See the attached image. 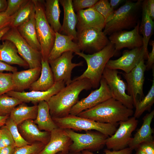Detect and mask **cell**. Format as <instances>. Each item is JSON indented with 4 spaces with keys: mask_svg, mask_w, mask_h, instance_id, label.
<instances>
[{
    "mask_svg": "<svg viewBox=\"0 0 154 154\" xmlns=\"http://www.w3.org/2000/svg\"><path fill=\"white\" fill-rule=\"evenodd\" d=\"M154 116L153 110L147 114L143 118V123L134 135L128 145V147L133 150L143 142L154 140L152 134L153 130L151 127V123Z\"/></svg>",
    "mask_w": 154,
    "mask_h": 154,
    "instance_id": "cb8c5ba5",
    "label": "cell"
},
{
    "mask_svg": "<svg viewBox=\"0 0 154 154\" xmlns=\"http://www.w3.org/2000/svg\"><path fill=\"white\" fill-rule=\"evenodd\" d=\"M56 154H83L81 152H79V153H72L69 152L68 153L65 154L62 153V152H59L57 153Z\"/></svg>",
    "mask_w": 154,
    "mask_h": 154,
    "instance_id": "11a10c76",
    "label": "cell"
},
{
    "mask_svg": "<svg viewBox=\"0 0 154 154\" xmlns=\"http://www.w3.org/2000/svg\"><path fill=\"white\" fill-rule=\"evenodd\" d=\"M142 2L140 0L135 2L127 1L114 10L106 21L103 31L105 35H110L115 32L134 28L138 22V13Z\"/></svg>",
    "mask_w": 154,
    "mask_h": 154,
    "instance_id": "277c9868",
    "label": "cell"
},
{
    "mask_svg": "<svg viewBox=\"0 0 154 154\" xmlns=\"http://www.w3.org/2000/svg\"><path fill=\"white\" fill-rule=\"evenodd\" d=\"M73 40V38L71 36L56 32L54 44L49 55L48 61L55 59L68 51L75 53L80 52L77 43Z\"/></svg>",
    "mask_w": 154,
    "mask_h": 154,
    "instance_id": "7402d4cb",
    "label": "cell"
},
{
    "mask_svg": "<svg viewBox=\"0 0 154 154\" xmlns=\"http://www.w3.org/2000/svg\"><path fill=\"white\" fill-rule=\"evenodd\" d=\"M0 129V149L9 146L15 147V142L12 136L6 126L5 125L1 127Z\"/></svg>",
    "mask_w": 154,
    "mask_h": 154,
    "instance_id": "f35d334b",
    "label": "cell"
},
{
    "mask_svg": "<svg viewBox=\"0 0 154 154\" xmlns=\"http://www.w3.org/2000/svg\"><path fill=\"white\" fill-rule=\"evenodd\" d=\"M1 40L11 41L15 45L19 54L28 64L29 68L41 67V52L30 46L21 37L17 28L11 27Z\"/></svg>",
    "mask_w": 154,
    "mask_h": 154,
    "instance_id": "ba28073f",
    "label": "cell"
},
{
    "mask_svg": "<svg viewBox=\"0 0 154 154\" xmlns=\"http://www.w3.org/2000/svg\"><path fill=\"white\" fill-rule=\"evenodd\" d=\"M17 127L22 137L30 145L40 142L46 145L50 140V132L40 130L33 120H25Z\"/></svg>",
    "mask_w": 154,
    "mask_h": 154,
    "instance_id": "d6986e66",
    "label": "cell"
},
{
    "mask_svg": "<svg viewBox=\"0 0 154 154\" xmlns=\"http://www.w3.org/2000/svg\"><path fill=\"white\" fill-rule=\"evenodd\" d=\"M116 70L105 68L102 78L106 81L112 95V98L119 101L127 108L133 109L134 108L131 97L126 92L127 86L118 74Z\"/></svg>",
    "mask_w": 154,
    "mask_h": 154,
    "instance_id": "30bf717a",
    "label": "cell"
},
{
    "mask_svg": "<svg viewBox=\"0 0 154 154\" xmlns=\"http://www.w3.org/2000/svg\"><path fill=\"white\" fill-rule=\"evenodd\" d=\"M37 111V104L28 106L25 103L23 102L13 110L9 116L18 125L26 120H35Z\"/></svg>",
    "mask_w": 154,
    "mask_h": 154,
    "instance_id": "4dcf8cb0",
    "label": "cell"
},
{
    "mask_svg": "<svg viewBox=\"0 0 154 154\" xmlns=\"http://www.w3.org/2000/svg\"><path fill=\"white\" fill-rule=\"evenodd\" d=\"M78 23L77 32L92 28L102 31L105 24L104 17L93 7L80 10L77 12Z\"/></svg>",
    "mask_w": 154,
    "mask_h": 154,
    "instance_id": "ffe728a7",
    "label": "cell"
},
{
    "mask_svg": "<svg viewBox=\"0 0 154 154\" xmlns=\"http://www.w3.org/2000/svg\"><path fill=\"white\" fill-rule=\"evenodd\" d=\"M64 130L73 142L69 148L70 153H79L84 150L92 152L98 151L105 145L108 137L97 131H88L85 133H80L70 129Z\"/></svg>",
    "mask_w": 154,
    "mask_h": 154,
    "instance_id": "52a82bcc",
    "label": "cell"
},
{
    "mask_svg": "<svg viewBox=\"0 0 154 154\" xmlns=\"http://www.w3.org/2000/svg\"><path fill=\"white\" fill-rule=\"evenodd\" d=\"M35 14L29 21L17 29L21 37L30 46L35 50L41 52V46L38 39L36 30Z\"/></svg>",
    "mask_w": 154,
    "mask_h": 154,
    "instance_id": "f1b7e54d",
    "label": "cell"
},
{
    "mask_svg": "<svg viewBox=\"0 0 154 154\" xmlns=\"http://www.w3.org/2000/svg\"><path fill=\"white\" fill-rule=\"evenodd\" d=\"M4 71L11 72L13 73L17 71L16 67L7 64L0 60V72Z\"/></svg>",
    "mask_w": 154,
    "mask_h": 154,
    "instance_id": "bcb514c9",
    "label": "cell"
},
{
    "mask_svg": "<svg viewBox=\"0 0 154 154\" xmlns=\"http://www.w3.org/2000/svg\"><path fill=\"white\" fill-rule=\"evenodd\" d=\"M151 87L147 95L141 100H138L134 106L135 108L133 117L139 118L146 111L150 112L154 103V74Z\"/></svg>",
    "mask_w": 154,
    "mask_h": 154,
    "instance_id": "d6a6232c",
    "label": "cell"
},
{
    "mask_svg": "<svg viewBox=\"0 0 154 154\" xmlns=\"http://www.w3.org/2000/svg\"><path fill=\"white\" fill-rule=\"evenodd\" d=\"M9 117V116H0V127L5 125L6 120Z\"/></svg>",
    "mask_w": 154,
    "mask_h": 154,
    "instance_id": "816d5d0a",
    "label": "cell"
},
{
    "mask_svg": "<svg viewBox=\"0 0 154 154\" xmlns=\"http://www.w3.org/2000/svg\"><path fill=\"white\" fill-rule=\"evenodd\" d=\"M11 27H7L0 31V40L4 35L7 33V32L10 29Z\"/></svg>",
    "mask_w": 154,
    "mask_h": 154,
    "instance_id": "f5cc1de1",
    "label": "cell"
},
{
    "mask_svg": "<svg viewBox=\"0 0 154 154\" xmlns=\"http://www.w3.org/2000/svg\"><path fill=\"white\" fill-rule=\"evenodd\" d=\"M92 88L88 79L72 80L71 83L52 96L47 102L52 118H62L69 115L72 108L78 101L80 92Z\"/></svg>",
    "mask_w": 154,
    "mask_h": 154,
    "instance_id": "6da1fadb",
    "label": "cell"
},
{
    "mask_svg": "<svg viewBox=\"0 0 154 154\" xmlns=\"http://www.w3.org/2000/svg\"><path fill=\"white\" fill-rule=\"evenodd\" d=\"M5 125L12 136L15 147H21L30 145L22 137L19 131L17 125L9 116L6 120Z\"/></svg>",
    "mask_w": 154,
    "mask_h": 154,
    "instance_id": "e575fe53",
    "label": "cell"
},
{
    "mask_svg": "<svg viewBox=\"0 0 154 154\" xmlns=\"http://www.w3.org/2000/svg\"><path fill=\"white\" fill-rule=\"evenodd\" d=\"M93 7L104 17L105 22L114 11L111 8L108 0H98Z\"/></svg>",
    "mask_w": 154,
    "mask_h": 154,
    "instance_id": "74e56055",
    "label": "cell"
},
{
    "mask_svg": "<svg viewBox=\"0 0 154 154\" xmlns=\"http://www.w3.org/2000/svg\"><path fill=\"white\" fill-rule=\"evenodd\" d=\"M13 15L8 16L5 11L0 12V31L7 27H10Z\"/></svg>",
    "mask_w": 154,
    "mask_h": 154,
    "instance_id": "b9f144b4",
    "label": "cell"
},
{
    "mask_svg": "<svg viewBox=\"0 0 154 154\" xmlns=\"http://www.w3.org/2000/svg\"><path fill=\"white\" fill-rule=\"evenodd\" d=\"M0 135H1V130L0 129Z\"/></svg>",
    "mask_w": 154,
    "mask_h": 154,
    "instance_id": "9f6ffc18",
    "label": "cell"
},
{
    "mask_svg": "<svg viewBox=\"0 0 154 154\" xmlns=\"http://www.w3.org/2000/svg\"><path fill=\"white\" fill-rule=\"evenodd\" d=\"M52 118L59 128L76 131H87L94 130L108 137L115 133L119 125L118 123L113 124L100 122L70 114L62 118Z\"/></svg>",
    "mask_w": 154,
    "mask_h": 154,
    "instance_id": "5b68a950",
    "label": "cell"
},
{
    "mask_svg": "<svg viewBox=\"0 0 154 154\" xmlns=\"http://www.w3.org/2000/svg\"><path fill=\"white\" fill-rule=\"evenodd\" d=\"M147 9L150 16L152 19H154V0H146Z\"/></svg>",
    "mask_w": 154,
    "mask_h": 154,
    "instance_id": "7dc6e473",
    "label": "cell"
},
{
    "mask_svg": "<svg viewBox=\"0 0 154 154\" xmlns=\"http://www.w3.org/2000/svg\"><path fill=\"white\" fill-rule=\"evenodd\" d=\"M12 73L0 72V96L14 89Z\"/></svg>",
    "mask_w": 154,
    "mask_h": 154,
    "instance_id": "8d00e7d4",
    "label": "cell"
},
{
    "mask_svg": "<svg viewBox=\"0 0 154 154\" xmlns=\"http://www.w3.org/2000/svg\"><path fill=\"white\" fill-rule=\"evenodd\" d=\"M137 147L141 149L146 154H154V140L143 142Z\"/></svg>",
    "mask_w": 154,
    "mask_h": 154,
    "instance_id": "ee69618b",
    "label": "cell"
},
{
    "mask_svg": "<svg viewBox=\"0 0 154 154\" xmlns=\"http://www.w3.org/2000/svg\"><path fill=\"white\" fill-rule=\"evenodd\" d=\"M72 143L64 129L58 127L50 132L49 142L38 154H56L60 152L68 153Z\"/></svg>",
    "mask_w": 154,
    "mask_h": 154,
    "instance_id": "ac0fdd59",
    "label": "cell"
},
{
    "mask_svg": "<svg viewBox=\"0 0 154 154\" xmlns=\"http://www.w3.org/2000/svg\"><path fill=\"white\" fill-rule=\"evenodd\" d=\"M138 124V120L133 116L126 121L119 122V127L106 140L105 145L107 149L118 151L128 147L132 138V133L136 129Z\"/></svg>",
    "mask_w": 154,
    "mask_h": 154,
    "instance_id": "9c48e42d",
    "label": "cell"
},
{
    "mask_svg": "<svg viewBox=\"0 0 154 154\" xmlns=\"http://www.w3.org/2000/svg\"><path fill=\"white\" fill-rule=\"evenodd\" d=\"M139 25L138 22L131 30L120 31L109 35L108 39L114 45L116 52L124 48L131 50L143 46V39L139 32Z\"/></svg>",
    "mask_w": 154,
    "mask_h": 154,
    "instance_id": "9a60e30c",
    "label": "cell"
},
{
    "mask_svg": "<svg viewBox=\"0 0 154 154\" xmlns=\"http://www.w3.org/2000/svg\"><path fill=\"white\" fill-rule=\"evenodd\" d=\"M141 21L139 26L140 33L142 35L143 48L145 54L147 55L149 52L148 46L150 38L153 34L154 22L149 15L147 11L146 0L143 1Z\"/></svg>",
    "mask_w": 154,
    "mask_h": 154,
    "instance_id": "4316f807",
    "label": "cell"
},
{
    "mask_svg": "<svg viewBox=\"0 0 154 154\" xmlns=\"http://www.w3.org/2000/svg\"><path fill=\"white\" fill-rule=\"evenodd\" d=\"M116 53L114 45L110 42L102 50L92 54H86L83 52L75 53L85 60L87 68L82 74L72 80L87 79L90 80L92 88H97L100 85L107 62Z\"/></svg>",
    "mask_w": 154,
    "mask_h": 154,
    "instance_id": "3957f363",
    "label": "cell"
},
{
    "mask_svg": "<svg viewBox=\"0 0 154 154\" xmlns=\"http://www.w3.org/2000/svg\"><path fill=\"white\" fill-rule=\"evenodd\" d=\"M18 98L6 94L0 96V116H9L13 110L22 103Z\"/></svg>",
    "mask_w": 154,
    "mask_h": 154,
    "instance_id": "836d02e7",
    "label": "cell"
},
{
    "mask_svg": "<svg viewBox=\"0 0 154 154\" xmlns=\"http://www.w3.org/2000/svg\"><path fill=\"white\" fill-rule=\"evenodd\" d=\"M136 152L135 154H146L141 149L137 147L136 149Z\"/></svg>",
    "mask_w": 154,
    "mask_h": 154,
    "instance_id": "db71d44e",
    "label": "cell"
},
{
    "mask_svg": "<svg viewBox=\"0 0 154 154\" xmlns=\"http://www.w3.org/2000/svg\"><path fill=\"white\" fill-rule=\"evenodd\" d=\"M144 58L142 59L137 65L129 72L122 73L126 80L128 95L133 100L134 106L139 100L138 97L142 100L145 96L143 92L144 73L146 70Z\"/></svg>",
    "mask_w": 154,
    "mask_h": 154,
    "instance_id": "4fadbf2b",
    "label": "cell"
},
{
    "mask_svg": "<svg viewBox=\"0 0 154 154\" xmlns=\"http://www.w3.org/2000/svg\"><path fill=\"white\" fill-rule=\"evenodd\" d=\"M152 49L151 52L149 53L147 60L145 64L146 70H148L153 67L154 63V41L152 40L150 42Z\"/></svg>",
    "mask_w": 154,
    "mask_h": 154,
    "instance_id": "f6af8a7d",
    "label": "cell"
},
{
    "mask_svg": "<svg viewBox=\"0 0 154 154\" xmlns=\"http://www.w3.org/2000/svg\"><path fill=\"white\" fill-rule=\"evenodd\" d=\"M45 14L48 23L55 32L61 33L62 25L60 21L61 13L58 0L44 1Z\"/></svg>",
    "mask_w": 154,
    "mask_h": 154,
    "instance_id": "f546056e",
    "label": "cell"
},
{
    "mask_svg": "<svg viewBox=\"0 0 154 154\" xmlns=\"http://www.w3.org/2000/svg\"><path fill=\"white\" fill-rule=\"evenodd\" d=\"M123 0H110L109 1L111 8L114 10V9L124 1Z\"/></svg>",
    "mask_w": 154,
    "mask_h": 154,
    "instance_id": "681fc988",
    "label": "cell"
},
{
    "mask_svg": "<svg viewBox=\"0 0 154 154\" xmlns=\"http://www.w3.org/2000/svg\"><path fill=\"white\" fill-rule=\"evenodd\" d=\"M148 56L145 53L143 46L125 50L122 55L118 59H110L106 67L112 69L121 70L125 73H128L137 65L142 59H147Z\"/></svg>",
    "mask_w": 154,
    "mask_h": 154,
    "instance_id": "2e32d148",
    "label": "cell"
},
{
    "mask_svg": "<svg viewBox=\"0 0 154 154\" xmlns=\"http://www.w3.org/2000/svg\"><path fill=\"white\" fill-rule=\"evenodd\" d=\"M35 13V5L33 0H27L13 15L10 27L17 28L29 21Z\"/></svg>",
    "mask_w": 154,
    "mask_h": 154,
    "instance_id": "1f68e13d",
    "label": "cell"
},
{
    "mask_svg": "<svg viewBox=\"0 0 154 154\" xmlns=\"http://www.w3.org/2000/svg\"><path fill=\"white\" fill-rule=\"evenodd\" d=\"M33 0L35 5L36 28L41 47L42 59L44 60H48L49 55L54 44L56 32L46 19L44 1Z\"/></svg>",
    "mask_w": 154,
    "mask_h": 154,
    "instance_id": "8992f818",
    "label": "cell"
},
{
    "mask_svg": "<svg viewBox=\"0 0 154 154\" xmlns=\"http://www.w3.org/2000/svg\"><path fill=\"white\" fill-rule=\"evenodd\" d=\"M77 43L80 50L98 52L110 42L102 31L89 28L77 32Z\"/></svg>",
    "mask_w": 154,
    "mask_h": 154,
    "instance_id": "7c38bea8",
    "label": "cell"
},
{
    "mask_svg": "<svg viewBox=\"0 0 154 154\" xmlns=\"http://www.w3.org/2000/svg\"><path fill=\"white\" fill-rule=\"evenodd\" d=\"M27 1V0H8L7 1V6L5 12L8 16H12L18 11Z\"/></svg>",
    "mask_w": 154,
    "mask_h": 154,
    "instance_id": "ab89813d",
    "label": "cell"
},
{
    "mask_svg": "<svg viewBox=\"0 0 154 154\" xmlns=\"http://www.w3.org/2000/svg\"><path fill=\"white\" fill-rule=\"evenodd\" d=\"M14 146L4 147L0 149V154H13L15 148Z\"/></svg>",
    "mask_w": 154,
    "mask_h": 154,
    "instance_id": "c3c4849f",
    "label": "cell"
},
{
    "mask_svg": "<svg viewBox=\"0 0 154 154\" xmlns=\"http://www.w3.org/2000/svg\"><path fill=\"white\" fill-rule=\"evenodd\" d=\"M5 41L0 45V60L9 65L29 67L27 62L19 55L15 45L11 41Z\"/></svg>",
    "mask_w": 154,
    "mask_h": 154,
    "instance_id": "d4e9b609",
    "label": "cell"
},
{
    "mask_svg": "<svg viewBox=\"0 0 154 154\" xmlns=\"http://www.w3.org/2000/svg\"><path fill=\"white\" fill-rule=\"evenodd\" d=\"M45 145L40 142L21 147H15L13 154H38Z\"/></svg>",
    "mask_w": 154,
    "mask_h": 154,
    "instance_id": "d590c367",
    "label": "cell"
},
{
    "mask_svg": "<svg viewBox=\"0 0 154 154\" xmlns=\"http://www.w3.org/2000/svg\"><path fill=\"white\" fill-rule=\"evenodd\" d=\"M41 64L40 76L30 86L29 88L30 91H46L52 87L55 83L48 60L42 59Z\"/></svg>",
    "mask_w": 154,
    "mask_h": 154,
    "instance_id": "484cf974",
    "label": "cell"
},
{
    "mask_svg": "<svg viewBox=\"0 0 154 154\" xmlns=\"http://www.w3.org/2000/svg\"><path fill=\"white\" fill-rule=\"evenodd\" d=\"M133 113V109L111 98L77 116L100 122L116 124L128 120Z\"/></svg>",
    "mask_w": 154,
    "mask_h": 154,
    "instance_id": "7a4b0ae2",
    "label": "cell"
},
{
    "mask_svg": "<svg viewBox=\"0 0 154 154\" xmlns=\"http://www.w3.org/2000/svg\"><path fill=\"white\" fill-rule=\"evenodd\" d=\"M7 6V2L5 0H0V12L5 11Z\"/></svg>",
    "mask_w": 154,
    "mask_h": 154,
    "instance_id": "f907efd6",
    "label": "cell"
},
{
    "mask_svg": "<svg viewBox=\"0 0 154 154\" xmlns=\"http://www.w3.org/2000/svg\"><path fill=\"white\" fill-rule=\"evenodd\" d=\"M65 86L63 81H60L55 82L52 87L46 91H23L20 92L11 90L5 94L18 98L22 102H31L36 105L42 101L47 102L52 96L56 94Z\"/></svg>",
    "mask_w": 154,
    "mask_h": 154,
    "instance_id": "e0dca14e",
    "label": "cell"
},
{
    "mask_svg": "<svg viewBox=\"0 0 154 154\" xmlns=\"http://www.w3.org/2000/svg\"><path fill=\"white\" fill-rule=\"evenodd\" d=\"M99 88L92 91L86 97L75 104L70 110V114L77 116L82 112L93 108L112 98L110 89L105 80L102 78Z\"/></svg>",
    "mask_w": 154,
    "mask_h": 154,
    "instance_id": "5bb4252c",
    "label": "cell"
},
{
    "mask_svg": "<svg viewBox=\"0 0 154 154\" xmlns=\"http://www.w3.org/2000/svg\"><path fill=\"white\" fill-rule=\"evenodd\" d=\"M133 150L128 147L123 149L118 150L111 151L109 149H105L104 151L105 153L103 154H131ZM83 154H95L92 152L87 150L82 151Z\"/></svg>",
    "mask_w": 154,
    "mask_h": 154,
    "instance_id": "7bdbcfd3",
    "label": "cell"
},
{
    "mask_svg": "<svg viewBox=\"0 0 154 154\" xmlns=\"http://www.w3.org/2000/svg\"><path fill=\"white\" fill-rule=\"evenodd\" d=\"M41 67L29 68L12 73L14 85L13 91L21 92L29 88L31 84L39 77Z\"/></svg>",
    "mask_w": 154,
    "mask_h": 154,
    "instance_id": "603a6c76",
    "label": "cell"
},
{
    "mask_svg": "<svg viewBox=\"0 0 154 154\" xmlns=\"http://www.w3.org/2000/svg\"><path fill=\"white\" fill-rule=\"evenodd\" d=\"M37 107V117L33 120L39 129L50 132L58 127L50 116L47 102L44 101L40 102L38 104Z\"/></svg>",
    "mask_w": 154,
    "mask_h": 154,
    "instance_id": "83f0119b",
    "label": "cell"
},
{
    "mask_svg": "<svg viewBox=\"0 0 154 154\" xmlns=\"http://www.w3.org/2000/svg\"><path fill=\"white\" fill-rule=\"evenodd\" d=\"M73 53L70 51L65 52L57 58L48 61L55 82L63 81L65 85H69L72 82L71 73L73 69L83 65L82 62L76 63L72 62Z\"/></svg>",
    "mask_w": 154,
    "mask_h": 154,
    "instance_id": "8fae6325",
    "label": "cell"
},
{
    "mask_svg": "<svg viewBox=\"0 0 154 154\" xmlns=\"http://www.w3.org/2000/svg\"><path fill=\"white\" fill-rule=\"evenodd\" d=\"M59 1L63 8L64 12L61 33L72 37L74 40L77 43V32L76 27L78 20L73 8L72 0H60Z\"/></svg>",
    "mask_w": 154,
    "mask_h": 154,
    "instance_id": "44dd1931",
    "label": "cell"
},
{
    "mask_svg": "<svg viewBox=\"0 0 154 154\" xmlns=\"http://www.w3.org/2000/svg\"><path fill=\"white\" fill-rule=\"evenodd\" d=\"M98 1V0H73L72 5L74 11L77 12L92 7Z\"/></svg>",
    "mask_w": 154,
    "mask_h": 154,
    "instance_id": "60d3db41",
    "label": "cell"
}]
</instances>
